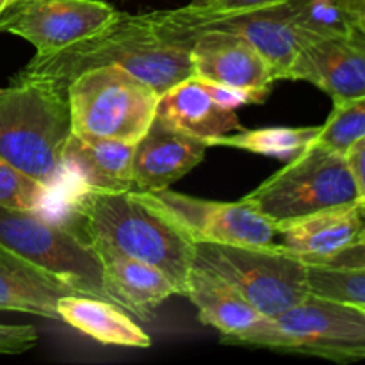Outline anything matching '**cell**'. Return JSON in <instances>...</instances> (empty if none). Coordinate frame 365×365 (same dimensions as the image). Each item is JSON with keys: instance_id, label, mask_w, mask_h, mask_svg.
I'll list each match as a JSON object with an SVG mask.
<instances>
[{"instance_id": "cell-16", "label": "cell", "mask_w": 365, "mask_h": 365, "mask_svg": "<svg viewBox=\"0 0 365 365\" xmlns=\"http://www.w3.org/2000/svg\"><path fill=\"white\" fill-rule=\"evenodd\" d=\"M88 241L102 260L107 299L120 309L128 310L139 319H148L160 303L177 294L175 285L155 266L125 255L98 239Z\"/></svg>"}, {"instance_id": "cell-27", "label": "cell", "mask_w": 365, "mask_h": 365, "mask_svg": "<svg viewBox=\"0 0 365 365\" xmlns=\"http://www.w3.org/2000/svg\"><path fill=\"white\" fill-rule=\"evenodd\" d=\"M285 2L289 0H192L189 6H185V9L196 16H221V14L266 9Z\"/></svg>"}, {"instance_id": "cell-18", "label": "cell", "mask_w": 365, "mask_h": 365, "mask_svg": "<svg viewBox=\"0 0 365 365\" xmlns=\"http://www.w3.org/2000/svg\"><path fill=\"white\" fill-rule=\"evenodd\" d=\"M134 143L71 132L64 150L68 178L81 189L121 192L134 189Z\"/></svg>"}, {"instance_id": "cell-35", "label": "cell", "mask_w": 365, "mask_h": 365, "mask_svg": "<svg viewBox=\"0 0 365 365\" xmlns=\"http://www.w3.org/2000/svg\"><path fill=\"white\" fill-rule=\"evenodd\" d=\"M364 309H365V307H364Z\"/></svg>"}, {"instance_id": "cell-32", "label": "cell", "mask_w": 365, "mask_h": 365, "mask_svg": "<svg viewBox=\"0 0 365 365\" xmlns=\"http://www.w3.org/2000/svg\"><path fill=\"white\" fill-rule=\"evenodd\" d=\"M16 2V0H0V14L4 13V11L7 9V7L11 6V4H14Z\"/></svg>"}, {"instance_id": "cell-29", "label": "cell", "mask_w": 365, "mask_h": 365, "mask_svg": "<svg viewBox=\"0 0 365 365\" xmlns=\"http://www.w3.org/2000/svg\"><path fill=\"white\" fill-rule=\"evenodd\" d=\"M309 266H327V267H346V269H362L365 271V241L351 242L334 255L321 257V259L307 260Z\"/></svg>"}, {"instance_id": "cell-30", "label": "cell", "mask_w": 365, "mask_h": 365, "mask_svg": "<svg viewBox=\"0 0 365 365\" xmlns=\"http://www.w3.org/2000/svg\"><path fill=\"white\" fill-rule=\"evenodd\" d=\"M346 163L353 175L356 189H359L360 202H365V135L356 139L344 153Z\"/></svg>"}, {"instance_id": "cell-12", "label": "cell", "mask_w": 365, "mask_h": 365, "mask_svg": "<svg viewBox=\"0 0 365 365\" xmlns=\"http://www.w3.org/2000/svg\"><path fill=\"white\" fill-rule=\"evenodd\" d=\"M171 16L182 31L195 38L200 31L205 29H221V31L241 34L267 61L273 70L274 81L287 78L289 70L303 46L312 41L289 18L284 4L266 9L221 14V16H196L185 7H180V9H171Z\"/></svg>"}, {"instance_id": "cell-33", "label": "cell", "mask_w": 365, "mask_h": 365, "mask_svg": "<svg viewBox=\"0 0 365 365\" xmlns=\"http://www.w3.org/2000/svg\"><path fill=\"white\" fill-rule=\"evenodd\" d=\"M360 209H362V216H364V228H362V234H360V239L365 241V202H360Z\"/></svg>"}, {"instance_id": "cell-10", "label": "cell", "mask_w": 365, "mask_h": 365, "mask_svg": "<svg viewBox=\"0 0 365 365\" xmlns=\"http://www.w3.org/2000/svg\"><path fill=\"white\" fill-rule=\"evenodd\" d=\"M289 339L287 353L331 360L365 359V309L310 292L302 303L274 317Z\"/></svg>"}, {"instance_id": "cell-11", "label": "cell", "mask_w": 365, "mask_h": 365, "mask_svg": "<svg viewBox=\"0 0 365 365\" xmlns=\"http://www.w3.org/2000/svg\"><path fill=\"white\" fill-rule=\"evenodd\" d=\"M184 296L198 309L200 321L216 328L227 344H250L289 351V339L277 321L260 314L214 274L191 267Z\"/></svg>"}, {"instance_id": "cell-22", "label": "cell", "mask_w": 365, "mask_h": 365, "mask_svg": "<svg viewBox=\"0 0 365 365\" xmlns=\"http://www.w3.org/2000/svg\"><path fill=\"white\" fill-rule=\"evenodd\" d=\"M321 127H271L257 130H237L212 139L209 146H230L250 153L291 160L317 141Z\"/></svg>"}, {"instance_id": "cell-34", "label": "cell", "mask_w": 365, "mask_h": 365, "mask_svg": "<svg viewBox=\"0 0 365 365\" xmlns=\"http://www.w3.org/2000/svg\"><path fill=\"white\" fill-rule=\"evenodd\" d=\"M353 4H355V7L359 9V13L365 11V0H353Z\"/></svg>"}, {"instance_id": "cell-24", "label": "cell", "mask_w": 365, "mask_h": 365, "mask_svg": "<svg viewBox=\"0 0 365 365\" xmlns=\"http://www.w3.org/2000/svg\"><path fill=\"white\" fill-rule=\"evenodd\" d=\"M307 273L312 294L365 307V271L307 264Z\"/></svg>"}, {"instance_id": "cell-20", "label": "cell", "mask_w": 365, "mask_h": 365, "mask_svg": "<svg viewBox=\"0 0 365 365\" xmlns=\"http://www.w3.org/2000/svg\"><path fill=\"white\" fill-rule=\"evenodd\" d=\"M364 228L360 202L355 205L323 210L309 217L278 228L280 246L307 262L334 255L351 242L359 241Z\"/></svg>"}, {"instance_id": "cell-23", "label": "cell", "mask_w": 365, "mask_h": 365, "mask_svg": "<svg viewBox=\"0 0 365 365\" xmlns=\"http://www.w3.org/2000/svg\"><path fill=\"white\" fill-rule=\"evenodd\" d=\"M289 18L310 39L348 34L356 29L359 9L353 0H289Z\"/></svg>"}, {"instance_id": "cell-31", "label": "cell", "mask_w": 365, "mask_h": 365, "mask_svg": "<svg viewBox=\"0 0 365 365\" xmlns=\"http://www.w3.org/2000/svg\"><path fill=\"white\" fill-rule=\"evenodd\" d=\"M356 27L365 34V11H362V13L359 14V18H356Z\"/></svg>"}, {"instance_id": "cell-26", "label": "cell", "mask_w": 365, "mask_h": 365, "mask_svg": "<svg viewBox=\"0 0 365 365\" xmlns=\"http://www.w3.org/2000/svg\"><path fill=\"white\" fill-rule=\"evenodd\" d=\"M52 195L56 192L20 173L0 157V207L46 212Z\"/></svg>"}, {"instance_id": "cell-9", "label": "cell", "mask_w": 365, "mask_h": 365, "mask_svg": "<svg viewBox=\"0 0 365 365\" xmlns=\"http://www.w3.org/2000/svg\"><path fill=\"white\" fill-rule=\"evenodd\" d=\"M118 14L102 0H16L0 14V32L29 41L36 56H50L91 38Z\"/></svg>"}, {"instance_id": "cell-15", "label": "cell", "mask_w": 365, "mask_h": 365, "mask_svg": "<svg viewBox=\"0 0 365 365\" xmlns=\"http://www.w3.org/2000/svg\"><path fill=\"white\" fill-rule=\"evenodd\" d=\"M207 148L209 145L203 139L185 134L155 116L145 134L134 143L132 191L168 189L202 163Z\"/></svg>"}, {"instance_id": "cell-13", "label": "cell", "mask_w": 365, "mask_h": 365, "mask_svg": "<svg viewBox=\"0 0 365 365\" xmlns=\"http://www.w3.org/2000/svg\"><path fill=\"white\" fill-rule=\"evenodd\" d=\"M285 81H305L331 96L334 103L365 95V34L312 39L302 48Z\"/></svg>"}, {"instance_id": "cell-5", "label": "cell", "mask_w": 365, "mask_h": 365, "mask_svg": "<svg viewBox=\"0 0 365 365\" xmlns=\"http://www.w3.org/2000/svg\"><path fill=\"white\" fill-rule=\"evenodd\" d=\"M242 200L278 232L312 214L355 205L360 195L344 153L314 141Z\"/></svg>"}, {"instance_id": "cell-6", "label": "cell", "mask_w": 365, "mask_h": 365, "mask_svg": "<svg viewBox=\"0 0 365 365\" xmlns=\"http://www.w3.org/2000/svg\"><path fill=\"white\" fill-rule=\"evenodd\" d=\"M71 132L135 143L155 118L159 95L118 64L89 68L66 86Z\"/></svg>"}, {"instance_id": "cell-4", "label": "cell", "mask_w": 365, "mask_h": 365, "mask_svg": "<svg viewBox=\"0 0 365 365\" xmlns=\"http://www.w3.org/2000/svg\"><path fill=\"white\" fill-rule=\"evenodd\" d=\"M192 267L230 285L267 317H278L310 294L307 264L280 245L195 242Z\"/></svg>"}, {"instance_id": "cell-21", "label": "cell", "mask_w": 365, "mask_h": 365, "mask_svg": "<svg viewBox=\"0 0 365 365\" xmlns=\"http://www.w3.org/2000/svg\"><path fill=\"white\" fill-rule=\"evenodd\" d=\"M57 312L63 323L102 344L123 348H148L152 344L148 334L107 299L68 294L57 302Z\"/></svg>"}, {"instance_id": "cell-25", "label": "cell", "mask_w": 365, "mask_h": 365, "mask_svg": "<svg viewBox=\"0 0 365 365\" xmlns=\"http://www.w3.org/2000/svg\"><path fill=\"white\" fill-rule=\"evenodd\" d=\"M365 135V95L359 98L334 103V110L327 123L321 125L317 141L339 153Z\"/></svg>"}, {"instance_id": "cell-14", "label": "cell", "mask_w": 365, "mask_h": 365, "mask_svg": "<svg viewBox=\"0 0 365 365\" xmlns=\"http://www.w3.org/2000/svg\"><path fill=\"white\" fill-rule=\"evenodd\" d=\"M195 77L210 84L252 91H271L274 75L267 61L246 38L221 29L196 34L191 48Z\"/></svg>"}, {"instance_id": "cell-28", "label": "cell", "mask_w": 365, "mask_h": 365, "mask_svg": "<svg viewBox=\"0 0 365 365\" xmlns=\"http://www.w3.org/2000/svg\"><path fill=\"white\" fill-rule=\"evenodd\" d=\"M38 330L29 324H0V355H21L38 344Z\"/></svg>"}, {"instance_id": "cell-2", "label": "cell", "mask_w": 365, "mask_h": 365, "mask_svg": "<svg viewBox=\"0 0 365 365\" xmlns=\"http://www.w3.org/2000/svg\"><path fill=\"white\" fill-rule=\"evenodd\" d=\"M68 212L78 220L86 239H98L128 257L163 271L185 294L195 242L166 216L143 202L135 191L107 192L77 189L66 200Z\"/></svg>"}, {"instance_id": "cell-19", "label": "cell", "mask_w": 365, "mask_h": 365, "mask_svg": "<svg viewBox=\"0 0 365 365\" xmlns=\"http://www.w3.org/2000/svg\"><path fill=\"white\" fill-rule=\"evenodd\" d=\"M78 294L0 242V310L61 321L57 302Z\"/></svg>"}, {"instance_id": "cell-7", "label": "cell", "mask_w": 365, "mask_h": 365, "mask_svg": "<svg viewBox=\"0 0 365 365\" xmlns=\"http://www.w3.org/2000/svg\"><path fill=\"white\" fill-rule=\"evenodd\" d=\"M0 242L78 294L107 299L102 260L71 225L43 210L0 207Z\"/></svg>"}, {"instance_id": "cell-1", "label": "cell", "mask_w": 365, "mask_h": 365, "mask_svg": "<svg viewBox=\"0 0 365 365\" xmlns=\"http://www.w3.org/2000/svg\"><path fill=\"white\" fill-rule=\"evenodd\" d=\"M192 41L195 38L178 27L170 9L145 14L120 11L113 24L91 38L50 56H34L14 78L45 82L66 91L81 71L118 64L160 96L195 77Z\"/></svg>"}, {"instance_id": "cell-8", "label": "cell", "mask_w": 365, "mask_h": 365, "mask_svg": "<svg viewBox=\"0 0 365 365\" xmlns=\"http://www.w3.org/2000/svg\"><path fill=\"white\" fill-rule=\"evenodd\" d=\"M135 192L192 242L267 246L273 245L277 237V227L245 200L235 203L209 202L178 195L170 189Z\"/></svg>"}, {"instance_id": "cell-17", "label": "cell", "mask_w": 365, "mask_h": 365, "mask_svg": "<svg viewBox=\"0 0 365 365\" xmlns=\"http://www.w3.org/2000/svg\"><path fill=\"white\" fill-rule=\"evenodd\" d=\"M155 116L171 127L203 139H212L242 130L234 107L227 106L210 93L207 82L189 77L159 96Z\"/></svg>"}, {"instance_id": "cell-3", "label": "cell", "mask_w": 365, "mask_h": 365, "mask_svg": "<svg viewBox=\"0 0 365 365\" xmlns=\"http://www.w3.org/2000/svg\"><path fill=\"white\" fill-rule=\"evenodd\" d=\"M70 135L66 91L24 78L0 89V157L53 192L66 185L64 150Z\"/></svg>"}]
</instances>
